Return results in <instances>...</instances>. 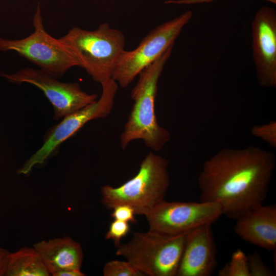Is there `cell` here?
<instances>
[{
	"label": "cell",
	"mask_w": 276,
	"mask_h": 276,
	"mask_svg": "<svg viewBox=\"0 0 276 276\" xmlns=\"http://www.w3.org/2000/svg\"><path fill=\"white\" fill-rule=\"evenodd\" d=\"M275 168L274 154L261 148L222 149L202 166L200 201L218 203L223 215L236 219L263 204Z\"/></svg>",
	"instance_id": "6da1fadb"
},
{
	"label": "cell",
	"mask_w": 276,
	"mask_h": 276,
	"mask_svg": "<svg viewBox=\"0 0 276 276\" xmlns=\"http://www.w3.org/2000/svg\"><path fill=\"white\" fill-rule=\"evenodd\" d=\"M173 47L139 74V80L130 93L133 104L120 136L123 149L133 141L141 140L152 151H159L170 140L169 132L157 121L155 103L158 80Z\"/></svg>",
	"instance_id": "7a4b0ae2"
},
{
	"label": "cell",
	"mask_w": 276,
	"mask_h": 276,
	"mask_svg": "<svg viewBox=\"0 0 276 276\" xmlns=\"http://www.w3.org/2000/svg\"><path fill=\"white\" fill-rule=\"evenodd\" d=\"M59 39L78 63L96 82L111 78L114 69L125 51V37L107 23L94 30L73 27Z\"/></svg>",
	"instance_id": "3957f363"
},
{
	"label": "cell",
	"mask_w": 276,
	"mask_h": 276,
	"mask_svg": "<svg viewBox=\"0 0 276 276\" xmlns=\"http://www.w3.org/2000/svg\"><path fill=\"white\" fill-rule=\"evenodd\" d=\"M168 161L151 152L142 161L138 172L118 187L104 185L100 188L103 204L108 210L126 204L135 215H145L165 200L170 179Z\"/></svg>",
	"instance_id": "277c9868"
},
{
	"label": "cell",
	"mask_w": 276,
	"mask_h": 276,
	"mask_svg": "<svg viewBox=\"0 0 276 276\" xmlns=\"http://www.w3.org/2000/svg\"><path fill=\"white\" fill-rule=\"evenodd\" d=\"M187 233L135 232L129 241L117 247L116 255L125 258L143 274L176 276Z\"/></svg>",
	"instance_id": "5b68a950"
},
{
	"label": "cell",
	"mask_w": 276,
	"mask_h": 276,
	"mask_svg": "<svg viewBox=\"0 0 276 276\" xmlns=\"http://www.w3.org/2000/svg\"><path fill=\"white\" fill-rule=\"evenodd\" d=\"M34 31L25 38H0V51H13L57 78L70 68L79 66L77 60L59 38L45 30L38 3L33 17Z\"/></svg>",
	"instance_id": "8992f818"
},
{
	"label": "cell",
	"mask_w": 276,
	"mask_h": 276,
	"mask_svg": "<svg viewBox=\"0 0 276 276\" xmlns=\"http://www.w3.org/2000/svg\"><path fill=\"white\" fill-rule=\"evenodd\" d=\"M193 12L188 10L152 30L134 50L124 51L113 72L111 78L122 88L127 87L146 67L173 45Z\"/></svg>",
	"instance_id": "52a82bcc"
},
{
	"label": "cell",
	"mask_w": 276,
	"mask_h": 276,
	"mask_svg": "<svg viewBox=\"0 0 276 276\" xmlns=\"http://www.w3.org/2000/svg\"><path fill=\"white\" fill-rule=\"evenodd\" d=\"M101 84L102 91L100 99L65 116L61 122L53 127L49 131L42 146L18 170L19 174L26 175L34 166L43 164L63 142L89 121L105 118L111 113L119 85L112 78Z\"/></svg>",
	"instance_id": "ba28073f"
},
{
	"label": "cell",
	"mask_w": 276,
	"mask_h": 276,
	"mask_svg": "<svg viewBox=\"0 0 276 276\" xmlns=\"http://www.w3.org/2000/svg\"><path fill=\"white\" fill-rule=\"evenodd\" d=\"M222 215L221 206L216 203L164 200L144 216L149 231L178 235L203 225H212Z\"/></svg>",
	"instance_id": "9c48e42d"
},
{
	"label": "cell",
	"mask_w": 276,
	"mask_h": 276,
	"mask_svg": "<svg viewBox=\"0 0 276 276\" xmlns=\"http://www.w3.org/2000/svg\"><path fill=\"white\" fill-rule=\"evenodd\" d=\"M0 76L14 83H29L40 89L53 105L56 120L98 100L97 94L85 92L78 83L61 82L39 68L27 67L12 74L0 72Z\"/></svg>",
	"instance_id": "30bf717a"
},
{
	"label": "cell",
	"mask_w": 276,
	"mask_h": 276,
	"mask_svg": "<svg viewBox=\"0 0 276 276\" xmlns=\"http://www.w3.org/2000/svg\"><path fill=\"white\" fill-rule=\"evenodd\" d=\"M252 60L259 84L276 86V11L260 7L251 24Z\"/></svg>",
	"instance_id": "8fae6325"
},
{
	"label": "cell",
	"mask_w": 276,
	"mask_h": 276,
	"mask_svg": "<svg viewBox=\"0 0 276 276\" xmlns=\"http://www.w3.org/2000/svg\"><path fill=\"white\" fill-rule=\"evenodd\" d=\"M217 264L211 225L188 232L176 276H209Z\"/></svg>",
	"instance_id": "7c38bea8"
},
{
	"label": "cell",
	"mask_w": 276,
	"mask_h": 276,
	"mask_svg": "<svg viewBox=\"0 0 276 276\" xmlns=\"http://www.w3.org/2000/svg\"><path fill=\"white\" fill-rule=\"evenodd\" d=\"M234 230L241 239L269 251L276 248V205H260L236 219Z\"/></svg>",
	"instance_id": "4fadbf2b"
},
{
	"label": "cell",
	"mask_w": 276,
	"mask_h": 276,
	"mask_svg": "<svg viewBox=\"0 0 276 276\" xmlns=\"http://www.w3.org/2000/svg\"><path fill=\"white\" fill-rule=\"evenodd\" d=\"M33 248L40 255L51 275L60 271L81 270L83 252L81 245L68 237L42 240Z\"/></svg>",
	"instance_id": "5bb4252c"
},
{
	"label": "cell",
	"mask_w": 276,
	"mask_h": 276,
	"mask_svg": "<svg viewBox=\"0 0 276 276\" xmlns=\"http://www.w3.org/2000/svg\"><path fill=\"white\" fill-rule=\"evenodd\" d=\"M49 275L40 255L33 247H24L9 253L5 276Z\"/></svg>",
	"instance_id": "9a60e30c"
},
{
	"label": "cell",
	"mask_w": 276,
	"mask_h": 276,
	"mask_svg": "<svg viewBox=\"0 0 276 276\" xmlns=\"http://www.w3.org/2000/svg\"><path fill=\"white\" fill-rule=\"evenodd\" d=\"M218 275L250 276L247 255L240 249H236L230 261L219 269Z\"/></svg>",
	"instance_id": "2e32d148"
},
{
	"label": "cell",
	"mask_w": 276,
	"mask_h": 276,
	"mask_svg": "<svg viewBox=\"0 0 276 276\" xmlns=\"http://www.w3.org/2000/svg\"><path fill=\"white\" fill-rule=\"evenodd\" d=\"M103 275L142 276L144 274L127 261L112 260L105 264Z\"/></svg>",
	"instance_id": "e0dca14e"
},
{
	"label": "cell",
	"mask_w": 276,
	"mask_h": 276,
	"mask_svg": "<svg viewBox=\"0 0 276 276\" xmlns=\"http://www.w3.org/2000/svg\"><path fill=\"white\" fill-rule=\"evenodd\" d=\"M250 276H274L275 272L264 263L260 254L254 251L247 255Z\"/></svg>",
	"instance_id": "ac0fdd59"
},
{
	"label": "cell",
	"mask_w": 276,
	"mask_h": 276,
	"mask_svg": "<svg viewBox=\"0 0 276 276\" xmlns=\"http://www.w3.org/2000/svg\"><path fill=\"white\" fill-rule=\"evenodd\" d=\"M251 134L261 139L271 147H276V122L270 121L265 124L252 127Z\"/></svg>",
	"instance_id": "d6986e66"
},
{
	"label": "cell",
	"mask_w": 276,
	"mask_h": 276,
	"mask_svg": "<svg viewBox=\"0 0 276 276\" xmlns=\"http://www.w3.org/2000/svg\"><path fill=\"white\" fill-rule=\"evenodd\" d=\"M130 230L129 223L113 219L110 223L108 230L105 238L106 240H112L117 248L121 244L123 238L127 236Z\"/></svg>",
	"instance_id": "ffe728a7"
},
{
	"label": "cell",
	"mask_w": 276,
	"mask_h": 276,
	"mask_svg": "<svg viewBox=\"0 0 276 276\" xmlns=\"http://www.w3.org/2000/svg\"><path fill=\"white\" fill-rule=\"evenodd\" d=\"M110 216L113 219L135 223L136 220L135 213L132 208L126 204L118 205L114 207Z\"/></svg>",
	"instance_id": "44dd1931"
},
{
	"label": "cell",
	"mask_w": 276,
	"mask_h": 276,
	"mask_svg": "<svg viewBox=\"0 0 276 276\" xmlns=\"http://www.w3.org/2000/svg\"><path fill=\"white\" fill-rule=\"evenodd\" d=\"M215 0H168L165 2L167 4L190 5L203 3H210ZM272 4H275L276 0H264Z\"/></svg>",
	"instance_id": "7402d4cb"
},
{
	"label": "cell",
	"mask_w": 276,
	"mask_h": 276,
	"mask_svg": "<svg viewBox=\"0 0 276 276\" xmlns=\"http://www.w3.org/2000/svg\"><path fill=\"white\" fill-rule=\"evenodd\" d=\"M9 253L7 249L0 247V276H5Z\"/></svg>",
	"instance_id": "603a6c76"
},
{
	"label": "cell",
	"mask_w": 276,
	"mask_h": 276,
	"mask_svg": "<svg viewBox=\"0 0 276 276\" xmlns=\"http://www.w3.org/2000/svg\"><path fill=\"white\" fill-rule=\"evenodd\" d=\"M85 273L81 270H68L58 273L56 276H84Z\"/></svg>",
	"instance_id": "cb8c5ba5"
}]
</instances>
